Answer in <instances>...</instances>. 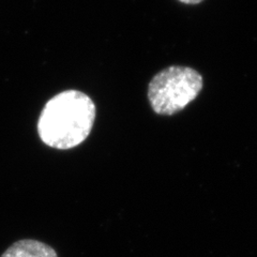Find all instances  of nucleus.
<instances>
[{
	"label": "nucleus",
	"mask_w": 257,
	"mask_h": 257,
	"mask_svg": "<svg viewBox=\"0 0 257 257\" xmlns=\"http://www.w3.org/2000/svg\"><path fill=\"white\" fill-rule=\"evenodd\" d=\"M94 119L95 104L90 96L78 90H66L47 101L37 130L46 146L68 150L87 140Z\"/></svg>",
	"instance_id": "1"
},
{
	"label": "nucleus",
	"mask_w": 257,
	"mask_h": 257,
	"mask_svg": "<svg viewBox=\"0 0 257 257\" xmlns=\"http://www.w3.org/2000/svg\"><path fill=\"white\" fill-rule=\"evenodd\" d=\"M203 89V76L189 67L173 66L157 73L148 86V100L158 115L172 116L194 101Z\"/></svg>",
	"instance_id": "2"
},
{
	"label": "nucleus",
	"mask_w": 257,
	"mask_h": 257,
	"mask_svg": "<svg viewBox=\"0 0 257 257\" xmlns=\"http://www.w3.org/2000/svg\"><path fill=\"white\" fill-rule=\"evenodd\" d=\"M0 257H58V255L51 245L41 241L23 239L8 247Z\"/></svg>",
	"instance_id": "3"
},
{
	"label": "nucleus",
	"mask_w": 257,
	"mask_h": 257,
	"mask_svg": "<svg viewBox=\"0 0 257 257\" xmlns=\"http://www.w3.org/2000/svg\"><path fill=\"white\" fill-rule=\"evenodd\" d=\"M180 3L186 4V5H197L203 2V0H179Z\"/></svg>",
	"instance_id": "4"
}]
</instances>
